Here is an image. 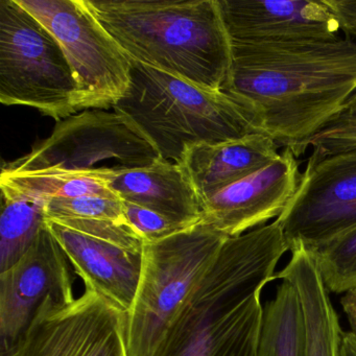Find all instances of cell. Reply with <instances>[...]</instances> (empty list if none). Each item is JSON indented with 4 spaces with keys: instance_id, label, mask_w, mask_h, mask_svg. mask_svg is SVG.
I'll return each mask as SVG.
<instances>
[{
    "instance_id": "18",
    "label": "cell",
    "mask_w": 356,
    "mask_h": 356,
    "mask_svg": "<svg viewBox=\"0 0 356 356\" xmlns=\"http://www.w3.org/2000/svg\"><path fill=\"white\" fill-rule=\"evenodd\" d=\"M45 224V200L1 191L0 273L26 255Z\"/></svg>"
},
{
    "instance_id": "24",
    "label": "cell",
    "mask_w": 356,
    "mask_h": 356,
    "mask_svg": "<svg viewBox=\"0 0 356 356\" xmlns=\"http://www.w3.org/2000/svg\"><path fill=\"white\" fill-rule=\"evenodd\" d=\"M124 209L129 225L145 243L162 241L191 227L179 224L153 210L130 202H124Z\"/></svg>"
},
{
    "instance_id": "11",
    "label": "cell",
    "mask_w": 356,
    "mask_h": 356,
    "mask_svg": "<svg viewBox=\"0 0 356 356\" xmlns=\"http://www.w3.org/2000/svg\"><path fill=\"white\" fill-rule=\"evenodd\" d=\"M72 266L47 224L26 255L0 273V350L7 351L26 332L45 300L70 303Z\"/></svg>"
},
{
    "instance_id": "16",
    "label": "cell",
    "mask_w": 356,
    "mask_h": 356,
    "mask_svg": "<svg viewBox=\"0 0 356 356\" xmlns=\"http://www.w3.org/2000/svg\"><path fill=\"white\" fill-rule=\"evenodd\" d=\"M278 147L270 137L255 133L220 145L188 147L182 166L203 203L216 191L274 161Z\"/></svg>"
},
{
    "instance_id": "12",
    "label": "cell",
    "mask_w": 356,
    "mask_h": 356,
    "mask_svg": "<svg viewBox=\"0 0 356 356\" xmlns=\"http://www.w3.org/2000/svg\"><path fill=\"white\" fill-rule=\"evenodd\" d=\"M300 179L298 157L286 147L261 170L204 200L201 222L229 237L264 226L284 211Z\"/></svg>"
},
{
    "instance_id": "21",
    "label": "cell",
    "mask_w": 356,
    "mask_h": 356,
    "mask_svg": "<svg viewBox=\"0 0 356 356\" xmlns=\"http://www.w3.org/2000/svg\"><path fill=\"white\" fill-rule=\"evenodd\" d=\"M312 253L329 293L356 289V228Z\"/></svg>"
},
{
    "instance_id": "26",
    "label": "cell",
    "mask_w": 356,
    "mask_h": 356,
    "mask_svg": "<svg viewBox=\"0 0 356 356\" xmlns=\"http://www.w3.org/2000/svg\"><path fill=\"white\" fill-rule=\"evenodd\" d=\"M343 312L347 316L352 332L356 334V289L346 293L341 300Z\"/></svg>"
},
{
    "instance_id": "2",
    "label": "cell",
    "mask_w": 356,
    "mask_h": 356,
    "mask_svg": "<svg viewBox=\"0 0 356 356\" xmlns=\"http://www.w3.org/2000/svg\"><path fill=\"white\" fill-rule=\"evenodd\" d=\"M287 251L277 220L229 237L151 356H259L261 293Z\"/></svg>"
},
{
    "instance_id": "22",
    "label": "cell",
    "mask_w": 356,
    "mask_h": 356,
    "mask_svg": "<svg viewBox=\"0 0 356 356\" xmlns=\"http://www.w3.org/2000/svg\"><path fill=\"white\" fill-rule=\"evenodd\" d=\"M47 220H102L129 224L120 197L84 195L45 200Z\"/></svg>"
},
{
    "instance_id": "8",
    "label": "cell",
    "mask_w": 356,
    "mask_h": 356,
    "mask_svg": "<svg viewBox=\"0 0 356 356\" xmlns=\"http://www.w3.org/2000/svg\"><path fill=\"white\" fill-rule=\"evenodd\" d=\"M61 45L80 90L81 110L113 107L130 87L132 61L85 0H16Z\"/></svg>"
},
{
    "instance_id": "4",
    "label": "cell",
    "mask_w": 356,
    "mask_h": 356,
    "mask_svg": "<svg viewBox=\"0 0 356 356\" xmlns=\"http://www.w3.org/2000/svg\"><path fill=\"white\" fill-rule=\"evenodd\" d=\"M151 143L161 159L182 165L186 149L255 134L241 106L222 91L132 61L131 83L113 106Z\"/></svg>"
},
{
    "instance_id": "27",
    "label": "cell",
    "mask_w": 356,
    "mask_h": 356,
    "mask_svg": "<svg viewBox=\"0 0 356 356\" xmlns=\"http://www.w3.org/2000/svg\"><path fill=\"white\" fill-rule=\"evenodd\" d=\"M339 356H356V334L352 331H343Z\"/></svg>"
},
{
    "instance_id": "15",
    "label": "cell",
    "mask_w": 356,
    "mask_h": 356,
    "mask_svg": "<svg viewBox=\"0 0 356 356\" xmlns=\"http://www.w3.org/2000/svg\"><path fill=\"white\" fill-rule=\"evenodd\" d=\"M107 183L122 201L153 210L179 224L193 226L202 220L201 199L179 164L159 158L147 168L114 175Z\"/></svg>"
},
{
    "instance_id": "7",
    "label": "cell",
    "mask_w": 356,
    "mask_h": 356,
    "mask_svg": "<svg viewBox=\"0 0 356 356\" xmlns=\"http://www.w3.org/2000/svg\"><path fill=\"white\" fill-rule=\"evenodd\" d=\"M159 154L126 118L105 110H86L58 122L49 138L24 157L3 163L8 174L83 175L108 179L147 168Z\"/></svg>"
},
{
    "instance_id": "6",
    "label": "cell",
    "mask_w": 356,
    "mask_h": 356,
    "mask_svg": "<svg viewBox=\"0 0 356 356\" xmlns=\"http://www.w3.org/2000/svg\"><path fill=\"white\" fill-rule=\"evenodd\" d=\"M0 102L58 122L80 111V90L61 45L16 0H0Z\"/></svg>"
},
{
    "instance_id": "19",
    "label": "cell",
    "mask_w": 356,
    "mask_h": 356,
    "mask_svg": "<svg viewBox=\"0 0 356 356\" xmlns=\"http://www.w3.org/2000/svg\"><path fill=\"white\" fill-rule=\"evenodd\" d=\"M305 329L297 293L281 280L274 298L264 305L259 356H304Z\"/></svg>"
},
{
    "instance_id": "1",
    "label": "cell",
    "mask_w": 356,
    "mask_h": 356,
    "mask_svg": "<svg viewBox=\"0 0 356 356\" xmlns=\"http://www.w3.org/2000/svg\"><path fill=\"white\" fill-rule=\"evenodd\" d=\"M222 92L256 133L296 149L321 130L356 91V41L231 45Z\"/></svg>"
},
{
    "instance_id": "13",
    "label": "cell",
    "mask_w": 356,
    "mask_h": 356,
    "mask_svg": "<svg viewBox=\"0 0 356 356\" xmlns=\"http://www.w3.org/2000/svg\"><path fill=\"white\" fill-rule=\"evenodd\" d=\"M231 45L324 41L341 26L325 0H218Z\"/></svg>"
},
{
    "instance_id": "10",
    "label": "cell",
    "mask_w": 356,
    "mask_h": 356,
    "mask_svg": "<svg viewBox=\"0 0 356 356\" xmlns=\"http://www.w3.org/2000/svg\"><path fill=\"white\" fill-rule=\"evenodd\" d=\"M289 251L309 252L356 228V149L312 151L299 186L276 218Z\"/></svg>"
},
{
    "instance_id": "9",
    "label": "cell",
    "mask_w": 356,
    "mask_h": 356,
    "mask_svg": "<svg viewBox=\"0 0 356 356\" xmlns=\"http://www.w3.org/2000/svg\"><path fill=\"white\" fill-rule=\"evenodd\" d=\"M128 321L126 310L91 289L70 303L49 298L0 356H130Z\"/></svg>"
},
{
    "instance_id": "3",
    "label": "cell",
    "mask_w": 356,
    "mask_h": 356,
    "mask_svg": "<svg viewBox=\"0 0 356 356\" xmlns=\"http://www.w3.org/2000/svg\"><path fill=\"white\" fill-rule=\"evenodd\" d=\"M131 61L222 91L232 64L218 0H85Z\"/></svg>"
},
{
    "instance_id": "23",
    "label": "cell",
    "mask_w": 356,
    "mask_h": 356,
    "mask_svg": "<svg viewBox=\"0 0 356 356\" xmlns=\"http://www.w3.org/2000/svg\"><path fill=\"white\" fill-rule=\"evenodd\" d=\"M309 147L320 154L356 149V91L318 132L296 149V156Z\"/></svg>"
},
{
    "instance_id": "20",
    "label": "cell",
    "mask_w": 356,
    "mask_h": 356,
    "mask_svg": "<svg viewBox=\"0 0 356 356\" xmlns=\"http://www.w3.org/2000/svg\"><path fill=\"white\" fill-rule=\"evenodd\" d=\"M0 188L8 193L42 200L84 195L118 197L109 188L106 179L83 175L1 172Z\"/></svg>"
},
{
    "instance_id": "17",
    "label": "cell",
    "mask_w": 356,
    "mask_h": 356,
    "mask_svg": "<svg viewBox=\"0 0 356 356\" xmlns=\"http://www.w3.org/2000/svg\"><path fill=\"white\" fill-rule=\"evenodd\" d=\"M276 279L291 283L297 293L305 329L304 356H339L343 331L312 252L291 251Z\"/></svg>"
},
{
    "instance_id": "5",
    "label": "cell",
    "mask_w": 356,
    "mask_h": 356,
    "mask_svg": "<svg viewBox=\"0 0 356 356\" xmlns=\"http://www.w3.org/2000/svg\"><path fill=\"white\" fill-rule=\"evenodd\" d=\"M228 238L200 220L168 238L145 243L140 282L128 312L130 356L152 355Z\"/></svg>"
},
{
    "instance_id": "25",
    "label": "cell",
    "mask_w": 356,
    "mask_h": 356,
    "mask_svg": "<svg viewBox=\"0 0 356 356\" xmlns=\"http://www.w3.org/2000/svg\"><path fill=\"white\" fill-rule=\"evenodd\" d=\"M346 37L356 41V0H325Z\"/></svg>"
},
{
    "instance_id": "14",
    "label": "cell",
    "mask_w": 356,
    "mask_h": 356,
    "mask_svg": "<svg viewBox=\"0 0 356 356\" xmlns=\"http://www.w3.org/2000/svg\"><path fill=\"white\" fill-rule=\"evenodd\" d=\"M47 224L86 289L130 312L143 273V249H129L56 220Z\"/></svg>"
}]
</instances>
